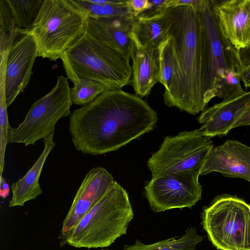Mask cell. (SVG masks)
Instances as JSON below:
<instances>
[{"mask_svg":"<svg viewBox=\"0 0 250 250\" xmlns=\"http://www.w3.org/2000/svg\"><path fill=\"white\" fill-rule=\"evenodd\" d=\"M159 83L164 87V93L167 92L173 83L176 69L174 52L170 36L159 45Z\"/></svg>","mask_w":250,"mask_h":250,"instance_id":"cb8c5ba5","label":"cell"},{"mask_svg":"<svg viewBox=\"0 0 250 250\" xmlns=\"http://www.w3.org/2000/svg\"><path fill=\"white\" fill-rule=\"evenodd\" d=\"M173 10L168 34L174 52L175 75L170 90L163 97L167 106L196 115L206 108L202 92L200 17L189 6H180Z\"/></svg>","mask_w":250,"mask_h":250,"instance_id":"7a4b0ae2","label":"cell"},{"mask_svg":"<svg viewBox=\"0 0 250 250\" xmlns=\"http://www.w3.org/2000/svg\"><path fill=\"white\" fill-rule=\"evenodd\" d=\"M134 16L86 19V33L112 49L131 58L136 49L130 32Z\"/></svg>","mask_w":250,"mask_h":250,"instance_id":"2e32d148","label":"cell"},{"mask_svg":"<svg viewBox=\"0 0 250 250\" xmlns=\"http://www.w3.org/2000/svg\"><path fill=\"white\" fill-rule=\"evenodd\" d=\"M241 61L244 66L250 64V45L239 51Z\"/></svg>","mask_w":250,"mask_h":250,"instance_id":"83f0119b","label":"cell"},{"mask_svg":"<svg viewBox=\"0 0 250 250\" xmlns=\"http://www.w3.org/2000/svg\"><path fill=\"white\" fill-rule=\"evenodd\" d=\"M210 139L203 135L198 129L165 137L159 149L147 163L152 178L177 172L201 170L214 146Z\"/></svg>","mask_w":250,"mask_h":250,"instance_id":"9c48e42d","label":"cell"},{"mask_svg":"<svg viewBox=\"0 0 250 250\" xmlns=\"http://www.w3.org/2000/svg\"><path fill=\"white\" fill-rule=\"evenodd\" d=\"M86 19L70 0H43L27 30L36 41L38 56L61 59L86 32Z\"/></svg>","mask_w":250,"mask_h":250,"instance_id":"5b68a950","label":"cell"},{"mask_svg":"<svg viewBox=\"0 0 250 250\" xmlns=\"http://www.w3.org/2000/svg\"><path fill=\"white\" fill-rule=\"evenodd\" d=\"M61 60L77 76L100 82L110 90L130 84V59L86 32Z\"/></svg>","mask_w":250,"mask_h":250,"instance_id":"8992f818","label":"cell"},{"mask_svg":"<svg viewBox=\"0 0 250 250\" xmlns=\"http://www.w3.org/2000/svg\"><path fill=\"white\" fill-rule=\"evenodd\" d=\"M65 72L73 83L70 89L73 104L85 105L104 92L110 90L104 84L91 79L80 78L67 66L63 65Z\"/></svg>","mask_w":250,"mask_h":250,"instance_id":"ffe728a7","label":"cell"},{"mask_svg":"<svg viewBox=\"0 0 250 250\" xmlns=\"http://www.w3.org/2000/svg\"><path fill=\"white\" fill-rule=\"evenodd\" d=\"M131 59L130 84L136 95L141 98L147 96L154 86L159 83L158 47H136Z\"/></svg>","mask_w":250,"mask_h":250,"instance_id":"ac0fdd59","label":"cell"},{"mask_svg":"<svg viewBox=\"0 0 250 250\" xmlns=\"http://www.w3.org/2000/svg\"><path fill=\"white\" fill-rule=\"evenodd\" d=\"M204 0H165L161 6L162 10L174 8L180 6L187 5L198 11L202 5Z\"/></svg>","mask_w":250,"mask_h":250,"instance_id":"d4e9b609","label":"cell"},{"mask_svg":"<svg viewBox=\"0 0 250 250\" xmlns=\"http://www.w3.org/2000/svg\"><path fill=\"white\" fill-rule=\"evenodd\" d=\"M70 89L68 78L58 76L53 87L32 104L23 121L15 128L11 127L9 143L34 145L55 132L58 122L71 114Z\"/></svg>","mask_w":250,"mask_h":250,"instance_id":"ba28073f","label":"cell"},{"mask_svg":"<svg viewBox=\"0 0 250 250\" xmlns=\"http://www.w3.org/2000/svg\"><path fill=\"white\" fill-rule=\"evenodd\" d=\"M225 37L238 51L250 45V0H210Z\"/></svg>","mask_w":250,"mask_h":250,"instance_id":"5bb4252c","label":"cell"},{"mask_svg":"<svg viewBox=\"0 0 250 250\" xmlns=\"http://www.w3.org/2000/svg\"><path fill=\"white\" fill-rule=\"evenodd\" d=\"M11 18L21 32L29 30L36 19L43 0H4Z\"/></svg>","mask_w":250,"mask_h":250,"instance_id":"603a6c76","label":"cell"},{"mask_svg":"<svg viewBox=\"0 0 250 250\" xmlns=\"http://www.w3.org/2000/svg\"><path fill=\"white\" fill-rule=\"evenodd\" d=\"M212 172L227 177L243 179L250 183V146L230 139L222 145L213 146L203 164L200 175Z\"/></svg>","mask_w":250,"mask_h":250,"instance_id":"4fadbf2b","label":"cell"},{"mask_svg":"<svg viewBox=\"0 0 250 250\" xmlns=\"http://www.w3.org/2000/svg\"><path fill=\"white\" fill-rule=\"evenodd\" d=\"M202 26V92L207 106L214 97L227 100L244 91L241 84L244 65L239 51L225 37L210 0L197 11Z\"/></svg>","mask_w":250,"mask_h":250,"instance_id":"3957f363","label":"cell"},{"mask_svg":"<svg viewBox=\"0 0 250 250\" xmlns=\"http://www.w3.org/2000/svg\"><path fill=\"white\" fill-rule=\"evenodd\" d=\"M54 134L43 140L44 148L36 161L23 177L10 186L12 195L9 207L22 206L42 193L39 180L45 161L56 146Z\"/></svg>","mask_w":250,"mask_h":250,"instance_id":"d6986e66","label":"cell"},{"mask_svg":"<svg viewBox=\"0 0 250 250\" xmlns=\"http://www.w3.org/2000/svg\"><path fill=\"white\" fill-rule=\"evenodd\" d=\"M115 181L104 168L96 167L83 179L64 218L61 234L66 236L84 215L102 198Z\"/></svg>","mask_w":250,"mask_h":250,"instance_id":"7c38bea8","label":"cell"},{"mask_svg":"<svg viewBox=\"0 0 250 250\" xmlns=\"http://www.w3.org/2000/svg\"><path fill=\"white\" fill-rule=\"evenodd\" d=\"M242 82L246 89L250 88V64L244 67L242 72Z\"/></svg>","mask_w":250,"mask_h":250,"instance_id":"f1b7e54d","label":"cell"},{"mask_svg":"<svg viewBox=\"0 0 250 250\" xmlns=\"http://www.w3.org/2000/svg\"><path fill=\"white\" fill-rule=\"evenodd\" d=\"M126 3L135 17L152 7V3L149 0H126Z\"/></svg>","mask_w":250,"mask_h":250,"instance_id":"484cf974","label":"cell"},{"mask_svg":"<svg viewBox=\"0 0 250 250\" xmlns=\"http://www.w3.org/2000/svg\"><path fill=\"white\" fill-rule=\"evenodd\" d=\"M173 19V8L136 17L130 32L136 47H159L168 37Z\"/></svg>","mask_w":250,"mask_h":250,"instance_id":"e0dca14e","label":"cell"},{"mask_svg":"<svg viewBox=\"0 0 250 250\" xmlns=\"http://www.w3.org/2000/svg\"><path fill=\"white\" fill-rule=\"evenodd\" d=\"M133 216L128 193L115 181L64 237L65 242L78 248L108 247L126 234Z\"/></svg>","mask_w":250,"mask_h":250,"instance_id":"277c9868","label":"cell"},{"mask_svg":"<svg viewBox=\"0 0 250 250\" xmlns=\"http://www.w3.org/2000/svg\"><path fill=\"white\" fill-rule=\"evenodd\" d=\"M202 225L219 250H250V204L235 195H218L201 215Z\"/></svg>","mask_w":250,"mask_h":250,"instance_id":"52a82bcc","label":"cell"},{"mask_svg":"<svg viewBox=\"0 0 250 250\" xmlns=\"http://www.w3.org/2000/svg\"><path fill=\"white\" fill-rule=\"evenodd\" d=\"M200 169L169 173L152 178L145 187V196L155 212L191 208L202 198Z\"/></svg>","mask_w":250,"mask_h":250,"instance_id":"30bf717a","label":"cell"},{"mask_svg":"<svg viewBox=\"0 0 250 250\" xmlns=\"http://www.w3.org/2000/svg\"><path fill=\"white\" fill-rule=\"evenodd\" d=\"M250 106V91L206 108L198 118L201 133L211 138L227 135Z\"/></svg>","mask_w":250,"mask_h":250,"instance_id":"9a60e30c","label":"cell"},{"mask_svg":"<svg viewBox=\"0 0 250 250\" xmlns=\"http://www.w3.org/2000/svg\"><path fill=\"white\" fill-rule=\"evenodd\" d=\"M204 237L197 233L193 227L188 228L185 233L175 239L169 238L151 244H145L136 240L133 245H125V250H195L197 245Z\"/></svg>","mask_w":250,"mask_h":250,"instance_id":"44dd1931","label":"cell"},{"mask_svg":"<svg viewBox=\"0 0 250 250\" xmlns=\"http://www.w3.org/2000/svg\"><path fill=\"white\" fill-rule=\"evenodd\" d=\"M157 121L156 111L141 98L113 89L74 110L68 130L76 150L95 156L118 150L152 130Z\"/></svg>","mask_w":250,"mask_h":250,"instance_id":"6da1fadb","label":"cell"},{"mask_svg":"<svg viewBox=\"0 0 250 250\" xmlns=\"http://www.w3.org/2000/svg\"><path fill=\"white\" fill-rule=\"evenodd\" d=\"M247 125H250V106L234 124L233 128Z\"/></svg>","mask_w":250,"mask_h":250,"instance_id":"4316f807","label":"cell"},{"mask_svg":"<svg viewBox=\"0 0 250 250\" xmlns=\"http://www.w3.org/2000/svg\"></svg>","mask_w":250,"mask_h":250,"instance_id":"f546056e","label":"cell"},{"mask_svg":"<svg viewBox=\"0 0 250 250\" xmlns=\"http://www.w3.org/2000/svg\"><path fill=\"white\" fill-rule=\"evenodd\" d=\"M38 51L33 36L27 30L15 40L9 50L5 73L8 107L28 85Z\"/></svg>","mask_w":250,"mask_h":250,"instance_id":"8fae6325","label":"cell"},{"mask_svg":"<svg viewBox=\"0 0 250 250\" xmlns=\"http://www.w3.org/2000/svg\"><path fill=\"white\" fill-rule=\"evenodd\" d=\"M70 1L87 18H109L134 16L126 3V0H109L107 3L103 4L93 3L89 0H70Z\"/></svg>","mask_w":250,"mask_h":250,"instance_id":"7402d4cb","label":"cell"}]
</instances>
